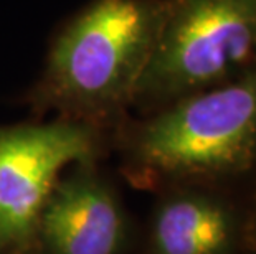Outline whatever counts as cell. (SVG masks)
<instances>
[{"mask_svg": "<svg viewBox=\"0 0 256 254\" xmlns=\"http://www.w3.org/2000/svg\"><path fill=\"white\" fill-rule=\"evenodd\" d=\"M166 13L167 0H91L53 41L42 101L84 122L129 107Z\"/></svg>", "mask_w": 256, "mask_h": 254, "instance_id": "cell-2", "label": "cell"}, {"mask_svg": "<svg viewBox=\"0 0 256 254\" xmlns=\"http://www.w3.org/2000/svg\"><path fill=\"white\" fill-rule=\"evenodd\" d=\"M38 225L53 254H116L124 233L112 192L90 174L58 182Z\"/></svg>", "mask_w": 256, "mask_h": 254, "instance_id": "cell-5", "label": "cell"}, {"mask_svg": "<svg viewBox=\"0 0 256 254\" xmlns=\"http://www.w3.org/2000/svg\"><path fill=\"white\" fill-rule=\"evenodd\" d=\"M236 241V210L215 187H176L157 208L156 254H233Z\"/></svg>", "mask_w": 256, "mask_h": 254, "instance_id": "cell-6", "label": "cell"}, {"mask_svg": "<svg viewBox=\"0 0 256 254\" xmlns=\"http://www.w3.org/2000/svg\"><path fill=\"white\" fill-rule=\"evenodd\" d=\"M96 147L94 127L78 119L0 129V245L28 240L60 172Z\"/></svg>", "mask_w": 256, "mask_h": 254, "instance_id": "cell-4", "label": "cell"}, {"mask_svg": "<svg viewBox=\"0 0 256 254\" xmlns=\"http://www.w3.org/2000/svg\"><path fill=\"white\" fill-rule=\"evenodd\" d=\"M128 160L146 185L256 180V71L149 112L130 132Z\"/></svg>", "mask_w": 256, "mask_h": 254, "instance_id": "cell-1", "label": "cell"}, {"mask_svg": "<svg viewBox=\"0 0 256 254\" xmlns=\"http://www.w3.org/2000/svg\"><path fill=\"white\" fill-rule=\"evenodd\" d=\"M256 71V0H167L132 104L154 112Z\"/></svg>", "mask_w": 256, "mask_h": 254, "instance_id": "cell-3", "label": "cell"}, {"mask_svg": "<svg viewBox=\"0 0 256 254\" xmlns=\"http://www.w3.org/2000/svg\"><path fill=\"white\" fill-rule=\"evenodd\" d=\"M253 223H254V231H256V200H254V208H253Z\"/></svg>", "mask_w": 256, "mask_h": 254, "instance_id": "cell-7", "label": "cell"}]
</instances>
